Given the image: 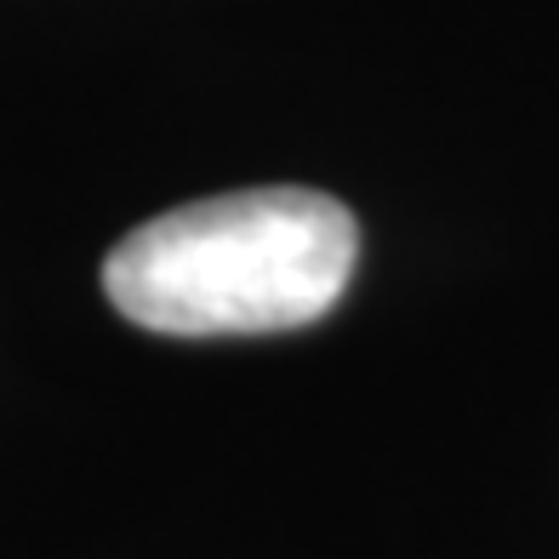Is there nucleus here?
Returning <instances> with one entry per match:
<instances>
[{
    "mask_svg": "<svg viewBox=\"0 0 559 559\" xmlns=\"http://www.w3.org/2000/svg\"><path fill=\"white\" fill-rule=\"evenodd\" d=\"M360 228L320 189H240L132 228L104 263L109 302L160 337L297 332L348 292Z\"/></svg>",
    "mask_w": 559,
    "mask_h": 559,
    "instance_id": "nucleus-1",
    "label": "nucleus"
}]
</instances>
